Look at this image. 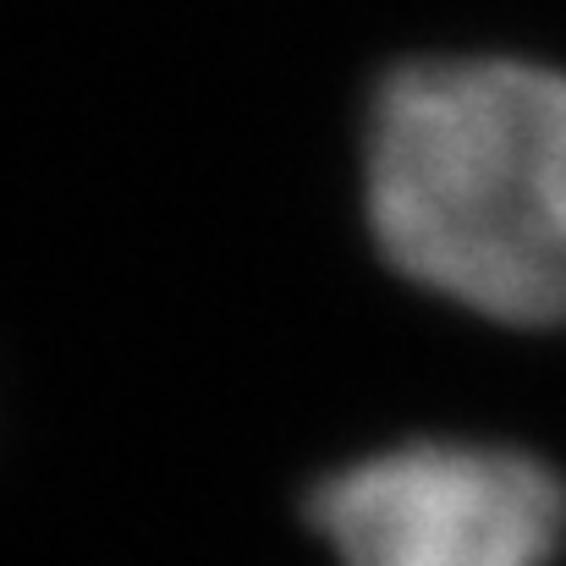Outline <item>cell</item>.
Wrapping results in <instances>:
<instances>
[{"instance_id": "6da1fadb", "label": "cell", "mask_w": 566, "mask_h": 566, "mask_svg": "<svg viewBox=\"0 0 566 566\" xmlns=\"http://www.w3.org/2000/svg\"><path fill=\"white\" fill-rule=\"evenodd\" d=\"M364 192L385 259L484 319L566 325V77L462 55L375 94Z\"/></svg>"}, {"instance_id": "7a4b0ae2", "label": "cell", "mask_w": 566, "mask_h": 566, "mask_svg": "<svg viewBox=\"0 0 566 566\" xmlns=\"http://www.w3.org/2000/svg\"><path fill=\"white\" fill-rule=\"evenodd\" d=\"M308 523L336 566H551L566 484L512 446L412 440L325 479Z\"/></svg>"}]
</instances>
